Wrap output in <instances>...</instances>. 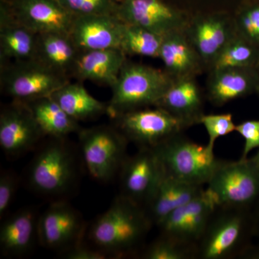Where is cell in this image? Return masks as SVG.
<instances>
[{
    "instance_id": "cell-41",
    "label": "cell",
    "mask_w": 259,
    "mask_h": 259,
    "mask_svg": "<svg viewBox=\"0 0 259 259\" xmlns=\"http://www.w3.org/2000/svg\"><path fill=\"white\" fill-rule=\"evenodd\" d=\"M256 95H257V96H258L259 97V90H258V93H257Z\"/></svg>"
},
{
    "instance_id": "cell-15",
    "label": "cell",
    "mask_w": 259,
    "mask_h": 259,
    "mask_svg": "<svg viewBox=\"0 0 259 259\" xmlns=\"http://www.w3.org/2000/svg\"><path fill=\"white\" fill-rule=\"evenodd\" d=\"M161 175V165L152 148H139L121 167L120 195L144 208Z\"/></svg>"
},
{
    "instance_id": "cell-27",
    "label": "cell",
    "mask_w": 259,
    "mask_h": 259,
    "mask_svg": "<svg viewBox=\"0 0 259 259\" xmlns=\"http://www.w3.org/2000/svg\"><path fill=\"white\" fill-rule=\"evenodd\" d=\"M51 97L78 122L107 112V105L92 96L81 83L69 81Z\"/></svg>"
},
{
    "instance_id": "cell-33",
    "label": "cell",
    "mask_w": 259,
    "mask_h": 259,
    "mask_svg": "<svg viewBox=\"0 0 259 259\" xmlns=\"http://www.w3.org/2000/svg\"><path fill=\"white\" fill-rule=\"evenodd\" d=\"M199 124L204 126L208 135L207 146L214 151L216 141L221 137L236 132V125L231 113L209 114L201 117Z\"/></svg>"
},
{
    "instance_id": "cell-35",
    "label": "cell",
    "mask_w": 259,
    "mask_h": 259,
    "mask_svg": "<svg viewBox=\"0 0 259 259\" xmlns=\"http://www.w3.org/2000/svg\"><path fill=\"white\" fill-rule=\"evenodd\" d=\"M236 132L244 139V146L240 159H246L253 150L259 148V120L243 121L236 125Z\"/></svg>"
},
{
    "instance_id": "cell-37",
    "label": "cell",
    "mask_w": 259,
    "mask_h": 259,
    "mask_svg": "<svg viewBox=\"0 0 259 259\" xmlns=\"http://www.w3.org/2000/svg\"><path fill=\"white\" fill-rule=\"evenodd\" d=\"M66 258L69 259H105L113 258L111 255L109 254L104 250L99 248H90L89 247L83 246L81 243L75 245L70 249L66 250L63 253Z\"/></svg>"
},
{
    "instance_id": "cell-7",
    "label": "cell",
    "mask_w": 259,
    "mask_h": 259,
    "mask_svg": "<svg viewBox=\"0 0 259 259\" xmlns=\"http://www.w3.org/2000/svg\"><path fill=\"white\" fill-rule=\"evenodd\" d=\"M80 148L90 176L107 182L117 173L127 157L128 141L116 127L101 125L80 130Z\"/></svg>"
},
{
    "instance_id": "cell-1",
    "label": "cell",
    "mask_w": 259,
    "mask_h": 259,
    "mask_svg": "<svg viewBox=\"0 0 259 259\" xmlns=\"http://www.w3.org/2000/svg\"><path fill=\"white\" fill-rule=\"evenodd\" d=\"M153 226L142 206L119 195L92 225L89 238L113 258L134 253Z\"/></svg>"
},
{
    "instance_id": "cell-10",
    "label": "cell",
    "mask_w": 259,
    "mask_h": 259,
    "mask_svg": "<svg viewBox=\"0 0 259 259\" xmlns=\"http://www.w3.org/2000/svg\"><path fill=\"white\" fill-rule=\"evenodd\" d=\"M185 32L207 71L227 44L238 34L234 15L228 12L192 15Z\"/></svg>"
},
{
    "instance_id": "cell-5",
    "label": "cell",
    "mask_w": 259,
    "mask_h": 259,
    "mask_svg": "<svg viewBox=\"0 0 259 259\" xmlns=\"http://www.w3.org/2000/svg\"><path fill=\"white\" fill-rule=\"evenodd\" d=\"M152 149L163 175L190 185H207L221 161L207 145L197 144L182 133Z\"/></svg>"
},
{
    "instance_id": "cell-20",
    "label": "cell",
    "mask_w": 259,
    "mask_h": 259,
    "mask_svg": "<svg viewBox=\"0 0 259 259\" xmlns=\"http://www.w3.org/2000/svg\"><path fill=\"white\" fill-rule=\"evenodd\" d=\"M156 106L164 109L189 127L199 124L204 114L203 96L196 77L174 80Z\"/></svg>"
},
{
    "instance_id": "cell-9",
    "label": "cell",
    "mask_w": 259,
    "mask_h": 259,
    "mask_svg": "<svg viewBox=\"0 0 259 259\" xmlns=\"http://www.w3.org/2000/svg\"><path fill=\"white\" fill-rule=\"evenodd\" d=\"M116 128L128 142L153 148L188 126L161 107L153 106L124 112L115 117Z\"/></svg>"
},
{
    "instance_id": "cell-14",
    "label": "cell",
    "mask_w": 259,
    "mask_h": 259,
    "mask_svg": "<svg viewBox=\"0 0 259 259\" xmlns=\"http://www.w3.org/2000/svg\"><path fill=\"white\" fill-rule=\"evenodd\" d=\"M45 136L30 109L16 101L0 114V146L7 156L18 157L32 151Z\"/></svg>"
},
{
    "instance_id": "cell-2",
    "label": "cell",
    "mask_w": 259,
    "mask_h": 259,
    "mask_svg": "<svg viewBox=\"0 0 259 259\" xmlns=\"http://www.w3.org/2000/svg\"><path fill=\"white\" fill-rule=\"evenodd\" d=\"M253 243L252 209L217 205L196 245L194 259L242 258Z\"/></svg>"
},
{
    "instance_id": "cell-29",
    "label": "cell",
    "mask_w": 259,
    "mask_h": 259,
    "mask_svg": "<svg viewBox=\"0 0 259 259\" xmlns=\"http://www.w3.org/2000/svg\"><path fill=\"white\" fill-rule=\"evenodd\" d=\"M258 48L237 34L214 59L207 72L228 68H258Z\"/></svg>"
},
{
    "instance_id": "cell-8",
    "label": "cell",
    "mask_w": 259,
    "mask_h": 259,
    "mask_svg": "<svg viewBox=\"0 0 259 259\" xmlns=\"http://www.w3.org/2000/svg\"><path fill=\"white\" fill-rule=\"evenodd\" d=\"M2 67V88L16 101L25 102L51 96L69 82V76L35 59L16 61Z\"/></svg>"
},
{
    "instance_id": "cell-19",
    "label": "cell",
    "mask_w": 259,
    "mask_h": 259,
    "mask_svg": "<svg viewBox=\"0 0 259 259\" xmlns=\"http://www.w3.org/2000/svg\"><path fill=\"white\" fill-rule=\"evenodd\" d=\"M158 59L173 79L197 77L206 71L203 61L191 44L185 30L163 35Z\"/></svg>"
},
{
    "instance_id": "cell-26",
    "label": "cell",
    "mask_w": 259,
    "mask_h": 259,
    "mask_svg": "<svg viewBox=\"0 0 259 259\" xmlns=\"http://www.w3.org/2000/svg\"><path fill=\"white\" fill-rule=\"evenodd\" d=\"M25 103L45 136L65 139L69 134L80 131L78 121L70 117L51 96Z\"/></svg>"
},
{
    "instance_id": "cell-21",
    "label": "cell",
    "mask_w": 259,
    "mask_h": 259,
    "mask_svg": "<svg viewBox=\"0 0 259 259\" xmlns=\"http://www.w3.org/2000/svg\"><path fill=\"white\" fill-rule=\"evenodd\" d=\"M126 56L120 49L80 52L71 76L80 81L88 80L112 88L127 61Z\"/></svg>"
},
{
    "instance_id": "cell-13",
    "label": "cell",
    "mask_w": 259,
    "mask_h": 259,
    "mask_svg": "<svg viewBox=\"0 0 259 259\" xmlns=\"http://www.w3.org/2000/svg\"><path fill=\"white\" fill-rule=\"evenodd\" d=\"M217 207L206 189L187 204L175 209L158 226L160 235L196 248Z\"/></svg>"
},
{
    "instance_id": "cell-42",
    "label": "cell",
    "mask_w": 259,
    "mask_h": 259,
    "mask_svg": "<svg viewBox=\"0 0 259 259\" xmlns=\"http://www.w3.org/2000/svg\"><path fill=\"white\" fill-rule=\"evenodd\" d=\"M258 69L259 70V65H258Z\"/></svg>"
},
{
    "instance_id": "cell-28",
    "label": "cell",
    "mask_w": 259,
    "mask_h": 259,
    "mask_svg": "<svg viewBox=\"0 0 259 259\" xmlns=\"http://www.w3.org/2000/svg\"><path fill=\"white\" fill-rule=\"evenodd\" d=\"M163 37L142 27L123 23L120 49L126 55L158 59Z\"/></svg>"
},
{
    "instance_id": "cell-31",
    "label": "cell",
    "mask_w": 259,
    "mask_h": 259,
    "mask_svg": "<svg viewBox=\"0 0 259 259\" xmlns=\"http://www.w3.org/2000/svg\"><path fill=\"white\" fill-rule=\"evenodd\" d=\"M233 15L238 35L259 49V0L245 2Z\"/></svg>"
},
{
    "instance_id": "cell-38",
    "label": "cell",
    "mask_w": 259,
    "mask_h": 259,
    "mask_svg": "<svg viewBox=\"0 0 259 259\" xmlns=\"http://www.w3.org/2000/svg\"><path fill=\"white\" fill-rule=\"evenodd\" d=\"M254 231V243L247 250L242 258L259 259V199L252 207Z\"/></svg>"
},
{
    "instance_id": "cell-24",
    "label": "cell",
    "mask_w": 259,
    "mask_h": 259,
    "mask_svg": "<svg viewBox=\"0 0 259 259\" xmlns=\"http://www.w3.org/2000/svg\"><path fill=\"white\" fill-rule=\"evenodd\" d=\"M36 215L32 209L18 211L8 218L0 228V248L4 254H24L37 236Z\"/></svg>"
},
{
    "instance_id": "cell-11",
    "label": "cell",
    "mask_w": 259,
    "mask_h": 259,
    "mask_svg": "<svg viewBox=\"0 0 259 259\" xmlns=\"http://www.w3.org/2000/svg\"><path fill=\"white\" fill-rule=\"evenodd\" d=\"M116 15L122 23L161 35L185 30L192 17L166 0H126L117 7Z\"/></svg>"
},
{
    "instance_id": "cell-23",
    "label": "cell",
    "mask_w": 259,
    "mask_h": 259,
    "mask_svg": "<svg viewBox=\"0 0 259 259\" xmlns=\"http://www.w3.org/2000/svg\"><path fill=\"white\" fill-rule=\"evenodd\" d=\"M38 34L17 21L9 5L2 2L0 9V59L27 61L36 55Z\"/></svg>"
},
{
    "instance_id": "cell-30",
    "label": "cell",
    "mask_w": 259,
    "mask_h": 259,
    "mask_svg": "<svg viewBox=\"0 0 259 259\" xmlns=\"http://www.w3.org/2000/svg\"><path fill=\"white\" fill-rule=\"evenodd\" d=\"M145 259H194L195 248L160 235L142 254Z\"/></svg>"
},
{
    "instance_id": "cell-17",
    "label": "cell",
    "mask_w": 259,
    "mask_h": 259,
    "mask_svg": "<svg viewBox=\"0 0 259 259\" xmlns=\"http://www.w3.org/2000/svg\"><path fill=\"white\" fill-rule=\"evenodd\" d=\"M122 25L116 15L75 16L69 35L80 52L120 49Z\"/></svg>"
},
{
    "instance_id": "cell-40",
    "label": "cell",
    "mask_w": 259,
    "mask_h": 259,
    "mask_svg": "<svg viewBox=\"0 0 259 259\" xmlns=\"http://www.w3.org/2000/svg\"><path fill=\"white\" fill-rule=\"evenodd\" d=\"M111 1L114 4L118 6L119 5L122 4V3H123L126 0H111Z\"/></svg>"
},
{
    "instance_id": "cell-6",
    "label": "cell",
    "mask_w": 259,
    "mask_h": 259,
    "mask_svg": "<svg viewBox=\"0 0 259 259\" xmlns=\"http://www.w3.org/2000/svg\"><path fill=\"white\" fill-rule=\"evenodd\" d=\"M206 190L217 205L251 208L259 199V169L250 158L221 160Z\"/></svg>"
},
{
    "instance_id": "cell-3",
    "label": "cell",
    "mask_w": 259,
    "mask_h": 259,
    "mask_svg": "<svg viewBox=\"0 0 259 259\" xmlns=\"http://www.w3.org/2000/svg\"><path fill=\"white\" fill-rule=\"evenodd\" d=\"M174 80L164 69L127 59L112 88L107 113L115 118L124 112L156 106Z\"/></svg>"
},
{
    "instance_id": "cell-34",
    "label": "cell",
    "mask_w": 259,
    "mask_h": 259,
    "mask_svg": "<svg viewBox=\"0 0 259 259\" xmlns=\"http://www.w3.org/2000/svg\"><path fill=\"white\" fill-rule=\"evenodd\" d=\"M74 16L90 15H116L117 5L111 0H59Z\"/></svg>"
},
{
    "instance_id": "cell-4",
    "label": "cell",
    "mask_w": 259,
    "mask_h": 259,
    "mask_svg": "<svg viewBox=\"0 0 259 259\" xmlns=\"http://www.w3.org/2000/svg\"><path fill=\"white\" fill-rule=\"evenodd\" d=\"M65 139L51 138V141L39 148L30 163L28 185L37 193L49 197H61L76 183L77 160L74 149Z\"/></svg>"
},
{
    "instance_id": "cell-16",
    "label": "cell",
    "mask_w": 259,
    "mask_h": 259,
    "mask_svg": "<svg viewBox=\"0 0 259 259\" xmlns=\"http://www.w3.org/2000/svg\"><path fill=\"white\" fill-rule=\"evenodd\" d=\"M8 5L17 21L37 34L70 35L75 16L59 0H11Z\"/></svg>"
},
{
    "instance_id": "cell-18",
    "label": "cell",
    "mask_w": 259,
    "mask_h": 259,
    "mask_svg": "<svg viewBox=\"0 0 259 259\" xmlns=\"http://www.w3.org/2000/svg\"><path fill=\"white\" fill-rule=\"evenodd\" d=\"M207 98L215 107H223L237 99L256 95L259 70L256 67L228 68L209 71Z\"/></svg>"
},
{
    "instance_id": "cell-39",
    "label": "cell",
    "mask_w": 259,
    "mask_h": 259,
    "mask_svg": "<svg viewBox=\"0 0 259 259\" xmlns=\"http://www.w3.org/2000/svg\"><path fill=\"white\" fill-rule=\"evenodd\" d=\"M250 159L254 163L255 166L258 167L259 169V148H258V151H257L256 153H255L253 157L250 158Z\"/></svg>"
},
{
    "instance_id": "cell-25",
    "label": "cell",
    "mask_w": 259,
    "mask_h": 259,
    "mask_svg": "<svg viewBox=\"0 0 259 259\" xmlns=\"http://www.w3.org/2000/svg\"><path fill=\"white\" fill-rule=\"evenodd\" d=\"M80 51L67 34H38L35 59L58 72L71 75Z\"/></svg>"
},
{
    "instance_id": "cell-22",
    "label": "cell",
    "mask_w": 259,
    "mask_h": 259,
    "mask_svg": "<svg viewBox=\"0 0 259 259\" xmlns=\"http://www.w3.org/2000/svg\"><path fill=\"white\" fill-rule=\"evenodd\" d=\"M203 186L185 183L167 177L162 172L161 179L151 198L144 207L153 226H158L175 209L202 193Z\"/></svg>"
},
{
    "instance_id": "cell-36",
    "label": "cell",
    "mask_w": 259,
    "mask_h": 259,
    "mask_svg": "<svg viewBox=\"0 0 259 259\" xmlns=\"http://www.w3.org/2000/svg\"><path fill=\"white\" fill-rule=\"evenodd\" d=\"M18 179L9 171H2L0 176V218H3L13 201L17 187Z\"/></svg>"
},
{
    "instance_id": "cell-32",
    "label": "cell",
    "mask_w": 259,
    "mask_h": 259,
    "mask_svg": "<svg viewBox=\"0 0 259 259\" xmlns=\"http://www.w3.org/2000/svg\"><path fill=\"white\" fill-rule=\"evenodd\" d=\"M177 8L191 15L213 12L234 13L245 2L249 0H166Z\"/></svg>"
},
{
    "instance_id": "cell-12",
    "label": "cell",
    "mask_w": 259,
    "mask_h": 259,
    "mask_svg": "<svg viewBox=\"0 0 259 259\" xmlns=\"http://www.w3.org/2000/svg\"><path fill=\"white\" fill-rule=\"evenodd\" d=\"M85 230L79 212L66 202L58 200L39 217L37 236L42 246L64 253L81 243Z\"/></svg>"
}]
</instances>
